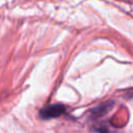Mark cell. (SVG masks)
<instances>
[{
    "instance_id": "1",
    "label": "cell",
    "mask_w": 133,
    "mask_h": 133,
    "mask_svg": "<svg viewBox=\"0 0 133 133\" xmlns=\"http://www.w3.org/2000/svg\"><path fill=\"white\" fill-rule=\"evenodd\" d=\"M64 112H65V106L62 104L56 103V104H51L42 108L39 111V116L42 119H52V118L59 117Z\"/></svg>"
},
{
    "instance_id": "2",
    "label": "cell",
    "mask_w": 133,
    "mask_h": 133,
    "mask_svg": "<svg viewBox=\"0 0 133 133\" xmlns=\"http://www.w3.org/2000/svg\"><path fill=\"white\" fill-rule=\"evenodd\" d=\"M112 105H113V102L112 101H109V102L102 103L99 106L92 108L91 109V115H92V117L94 118H98V117L103 116L104 114H106L109 111V109L111 108Z\"/></svg>"
},
{
    "instance_id": "3",
    "label": "cell",
    "mask_w": 133,
    "mask_h": 133,
    "mask_svg": "<svg viewBox=\"0 0 133 133\" xmlns=\"http://www.w3.org/2000/svg\"><path fill=\"white\" fill-rule=\"evenodd\" d=\"M95 130H96L97 132H99V133H112L109 128L104 127V126H98V127L95 128Z\"/></svg>"
}]
</instances>
